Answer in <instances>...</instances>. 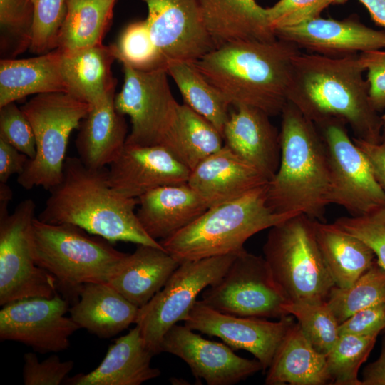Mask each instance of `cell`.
I'll return each instance as SVG.
<instances>
[{"label":"cell","instance_id":"cell-30","mask_svg":"<svg viewBox=\"0 0 385 385\" xmlns=\"http://www.w3.org/2000/svg\"><path fill=\"white\" fill-rule=\"evenodd\" d=\"M267 385L330 384L326 354L318 351L295 322L279 346L267 369Z\"/></svg>","mask_w":385,"mask_h":385},{"label":"cell","instance_id":"cell-8","mask_svg":"<svg viewBox=\"0 0 385 385\" xmlns=\"http://www.w3.org/2000/svg\"><path fill=\"white\" fill-rule=\"evenodd\" d=\"M91 108L67 92L37 94L21 107L33 128L36 151L18 175L19 185L49 190L61 181L69 137Z\"/></svg>","mask_w":385,"mask_h":385},{"label":"cell","instance_id":"cell-23","mask_svg":"<svg viewBox=\"0 0 385 385\" xmlns=\"http://www.w3.org/2000/svg\"><path fill=\"white\" fill-rule=\"evenodd\" d=\"M153 353L147 347L138 327L112 344L98 367L88 374L67 378L70 385H140L160 375L150 365Z\"/></svg>","mask_w":385,"mask_h":385},{"label":"cell","instance_id":"cell-50","mask_svg":"<svg viewBox=\"0 0 385 385\" xmlns=\"http://www.w3.org/2000/svg\"><path fill=\"white\" fill-rule=\"evenodd\" d=\"M369 11L373 21L385 28V0H359Z\"/></svg>","mask_w":385,"mask_h":385},{"label":"cell","instance_id":"cell-42","mask_svg":"<svg viewBox=\"0 0 385 385\" xmlns=\"http://www.w3.org/2000/svg\"><path fill=\"white\" fill-rule=\"evenodd\" d=\"M348 0H279L274 6L265 8L273 31L292 26L320 16L322 11L332 4Z\"/></svg>","mask_w":385,"mask_h":385},{"label":"cell","instance_id":"cell-36","mask_svg":"<svg viewBox=\"0 0 385 385\" xmlns=\"http://www.w3.org/2000/svg\"><path fill=\"white\" fill-rule=\"evenodd\" d=\"M378 335L379 333L339 335L326 354L331 384L362 385L358 377L359 369L371 351Z\"/></svg>","mask_w":385,"mask_h":385},{"label":"cell","instance_id":"cell-47","mask_svg":"<svg viewBox=\"0 0 385 385\" xmlns=\"http://www.w3.org/2000/svg\"><path fill=\"white\" fill-rule=\"evenodd\" d=\"M30 158L0 138V183H6L14 175H20Z\"/></svg>","mask_w":385,"mask_h":385},{"label":"cell","instance_id":"cell-33","mask_svg":"<svg viewBox=\"0 0 385 385\" xmlns=\"http://www.w3.org/2000/svg\"><path fill=\"white\" fill-rule=\"evenodd\" d=\"M116 0H66L57 49L71 51L102 44Z\"/></svg>","mask_w":385,"mask_h":385},{"label":"cell","instance_id":"cell-39","mask_svg":"<svg viewBox=\"0 0 385 385\" xmlns=\"http://www.w3.org/2000/svg\"><path fill=\"white\" fill-rule=\"evenodd\" d=\"M33 18L31 0H0L1 53L11 58L30 48Z\"/></svg>","mask_w":385,"mask_h":385},{"label":"cell","instance_id":"cell-26","mask_svg":"<svg viewBox=\"0 0 385 385\" xmlns=\"http://www.w3.org/2000/svg\"><path fill=\"white\" fill-rule=\"evenodd\" d=\"M78 297L69 308L71 317L100 338L112 337L135 323L140 308L108 283L84 284Z\"/></svg>","mask_w":385,"mask_h":385},{"label":"cell","instance_id":"cell-37","mask_svg":"<svg viewBox=\"0 0 385 385\" xmlns=\"http://www.w3.org/2000/svg\"><path fill=\"white\" fill-rule=\"evenodd\" d=\"M284 309L297 319L304 334L313 346L326 354L339 337V323L323 302H287Z\"/></svg>","mask_w":385,"mask_h":385},{"label":"cell","instance_id":"cell-2","mask_svg":"<svg viewBox=\"0 0 385 385\" xmlns=\"http://www.w3.org/2000/svg\"><path fill=\"white\" fill-rule=\"evenodd\" d=\"M300 52L278 38L238 41L214 48L192 64L231 106H251L274 116L287 103L293 61Z\"/></svg>","mask_w":385,"mask_h":385},{"label":"cell","instance_id":"cell-25","mask_svg":"<svg viewBox=\"0 0 385 385\" xmlns=\"http://www.w3.org/2000/svg\"><path fill=\"white\" fill-rule=\"evenodd\" d=\"M198 2L204 26L215 48L238 41L277 38L265 8L255 0H198Z\"/></svg>","mask_w":385,"mask_h":385},{"label":"cell","instance_id":"cell-11","mask_svg":"<svg viewBox=\"0 0 385 385\" xmlns=\"http://www.w3.org/2000/svg\"><path fill=\"white\" fill-rule=\"evenodd\" d=\"M201 302L219 312L240 317L282 318L287 303L264 257L237 254L225 274L205 288Z\"/></svg>","mask_w":385,"mask_h":385},{"label":"cell","instance_id":"cell-4","mask_svg":"<svg viewBox=\"0 0 385 385\" xmlns=\"http://www.w3.org/2000/svg\"><path fill=\"white\" fill-rule=\"evenodd\" d=\"M281 115L280 162L267 183V205L278 214H304L322 221L330 204L324 140L317 126L290 102Z\"/></svg>","mask_w":385,"mask_h":385},{"label":"cell","instance_id":"cell-17","mask_svg":"<svg viewBox=\"0 0 385 385\" xmlns=\"http://www.w3.org/2000/svg\"><path fill=\"white\" fill-rule=\"evenodd\" d=\"M160 349L180 358L197 379L209 385L235 384L262 370L257 359L242 358L225 343L205 339L185 324L173 326Z\"/></svg>","mask_w":385,"mask_h":385},{"label":"cell","instance_id":"cell-46","mask_svg":"<svg viewBox=\"0 0 385 385\" xmlns=\"http://www.w3.org/2000/svg\"><path fill=\"white\" fill-rule=\"evenodd\" d=\"M385 330V303L360 309L339 324V335H366Z\"/></svg>","mask_w":385,"mask_h":385},{"label":"cell","instance_id":"cell-41","mask_svg":"<svg viewBox=\"0 0 385 385\" xmlns=\"http://www.w3.org/2000/svg\"><path fill=\"white\" fill-rule=\"evenodd\" d=\"M334 223L364 242L374 252L377 263L385 269V207L360 216L341 217Z\"/></svg>","mask_w":385,"mask_h":385},{"label":"cell","instance_id":"cell-34","mask_svg":"<svg viewBox=\"0 0 385 385\" xmlns=\"http://www.w3.org/2000/svg\"><path fill=\"white\" fill-rule=\"evenodd\" d=\"M166 69L178 88L184 104L210 121L222 135L231 106L225 96L191 63L172 62Z\"/></svg>","mask_w":385,"mask_h":385},{"label":"cell","instance_id":"cell-19","mask_svg":"<svg viewBox=\"0 0 385 385\" xmlns=\"http://www.w3.org/2000/svg\"><path fill=\"white\" fill-rule=\"evenodd\" d=\"M274 32L277 38L292 42L299 49L331 57L385 48V31L371 29L354 19L319 16Z\"/></svg>","mask_w":385,"mask_h":385},{"label":"cell","instance_id":"cell-6","mask_svg":"<svg viewBox=\"0 0 385 385\" xmlns=\"http://www.w3.org/2000/svg\"><path fill=\"white\" fill-rule=\"evenodd\" d=\"M68 223H47L35 218L31 228L32 255L36 265L56 279L64 292L78 295L86 283H107L127 253L111 242L91 237Z\"/></svg>","mask_w":385,"mask_h":385},{"label":"cell","instance_id":"cell-13","mask_svg":"<svg viewBox=\"0 0 385 385\" xmlns=\"http://www.w3.org/2000/svg\"><path fill=\"white\" fill-rule=\"evenodd\" d=\"M123 85L115 96L117 111L130 118L131 130L125 143L160 145L175 116L174 98L166 68L141 71L123 64Z\"/></svg>","mask_w":385,"mask_h":385},{"label":"cell","instance_id":"cell-14","mask_svg":"<svg viewBox=\"0 0 385 385\" xmlns=\"http://www.w3.org/2000/svg\"><path fill=\"white\" fill-rule=\"evenodd\" d=\"M68 311L67 300L58 293L6 304L0 311V339L24 344L40 353L66 350L70 337L81 329L66 316Z\"/></svg>","mask_w":385,"mask_h":385},{"label":"cell","instance_id":"cell-21","mask_svg":"<svg viewBox=\"0 0 385 385\" xmlns=\"http://www.w3.org/2000/svg\"><path fill=\"white\" fill-rule=\"evenodd\" d=\"M233 107L222 132L225 145L270 181L280 162L279 132L264 111L244 105Z\"/></svg>","mask_w":385,"mask_h":385},{"label":"cell","instance_id":"cell-12","mask_svg":"<svg viewBox=\"0 0 385 385\" xmlns=\"http://www.w3.org/2000/svg\"><path fill=\"white\" fill-rule=\"evenodd\" d=\"M346 124L332 120L317 125L324 140L330 170V204L360 216L385 207V192L364 153L348 134Z\"/></svg>","mask_w":385,"mask_h":385},{"label":"cell","instance_id":"cell-28","mask_svg":"<svg viewBox=\"0 0 385 385\" xmlns=\"http://www.w3.org/2000/svg\"><path fill=\"white\" fill-rule=\"evenodd\" d=\"M114 98L93 106L80 124L76 148L88 168L101 169L111 165L125 146L127 125L124 115L115 108Z\"/></svg>","mask_w":385,"mask_h":385},{"label":"cell","instance_id":"cell-45","mask_svg":"<svg viewBox=\"0 0 385 385\" xmlns=\"http://www.w3.org/2000/svg\"><path fill=\"white\" fill-rule=\"evenodd\" d=\"M360 61L367 71L369 96L373 108L378 112L385 111V50L376 49L359 54Z\"/></svg>","mask_w":385,"mask_h":385},{"label":"cell","instance_id":"cell-35","mask_svg":"<svg viewBox=\"0 0 385 385\" xmlns=\"http://www.w3.org/2000/svg\"><path fill=\"white\" fill-rule=\"evenodd\" d=\"M326 302L339 324L360 309L385 303V269L376 261L349 287L334 286Z\"/></svg>","mask_w":385,"mask_h":385},{"label":"cell","instance_id":"cell-18","mask_svg":"<svg viewBox=\"0 0 385 385\" xmlns=\"http://www.w3.org/2000/svg\"><path fill=\"white\" fill-rule=\"evenodd\" d=\"M190 170L162 145L125 143L109 165L110 185L120 194L138 198L155 188L188 183Z\"/></svg>","mask_w":385,"mask_h":385},{"label":"cell","instance_id":"cell-40","mask_svg":"<svg viewBox=\"0 0 385 385\" xmlns=\"http://www.w3.org/2000/svg\"><path fill=\"white\" fill-rule=\"evenodd\" d=\"M34 18L30 50L38 54L57 48L58 35L66 13V0H31Z\"/></svg>","mask_w":385,"mask_h":385},{"label":"cell","instance_id":"cell-38","mask_svg":"<svg viewBox=\"0 0 385 385\" xmlns=\"http://www.w3.org/2000/svg\"><path fill=\"white\" fill-rule=\"evenodd\" d=\"M111 47L122 65L141 71L166 68L146 19L127 26Z\"/></svg>","mask_w":385,"mask_h":385},{"label":"cell","instance_id":"cell-16","mask_svg":"<svg viewBox=\"0 0 385 385\" xmlns=\"http://www.w3.org/2000/svg\"><path fill=\"white\" fill-rule=\"evenodd\" d=\"M153 39L167 68L194 63L215 46L203 24L198 0H141Z\"/></svg>","mask_w":385,"mask_h":385},{"label":"cell","instance_id":"cell-7","mask_svg":"<svg viewBox=\"0 0 385 385\" xmlns=\"http://www.w3.org/2000/svg\"><path fill=\"white\" fill-rule=\"evenodd\" d=\"M314 220L297 214L272 227L264 258L287 302H326L334 280L316 240Z\"/></svg>","mask_w":385,"mask_h":385},{"label":"cell","instance_id":"cell-44","mask_svg":"<svg viewBox=\"0 0 385 385\" xmlns=\"http://www.w3.org/2000/svg\"><path fill=\"white\" fill-rule=\"evenodd\" d=\"M73 365V361H63L56 354L39 361L35 354L27 352L24 355V384L25 385L61 384L67 379Z\"/></svg>","mask_w":385,"mask_h":385},{"label":"cell","instance_id":"cell-5","mask_svg":"<svg viewBox=\"0 0 385 385\" xmlns=\"http://www.w3.org/2000/svg\"><path fill=\"white\" fill-rule=\"evenodd\" d=\"M267 184L232 201L208 208L188 226L159 241L180 264L239 253L252 235L295 215L274 212Z\"/></svg>","mask_w":385,"mask_h":385},{"label":"cell","instance_id":"cell-31","mask_svg":"<svg viewBox=\"0 0 385 385\" xmlns=\"http://www.w3.org/2000/svg\"><path fill=\"white\" fill-rule=\"evenodd\" d=\"M317 245L336 287L351 285L376 261L373 250L334 222L314 220Z\"/></svg>","mask_w":385,"mask_h":385},{"label":"cell","instance_id":"cell-20","mask_svg":"<svg viewBox=\"0 0 385 385\" xmlns=\"http://www.w3.org/2000/svg\"><path fill=\"white\" fill-rule=\"evenodd\" d=\"M268 182L256 168L224 145L190 171L187 183L210 208L238 199Z\"/></svg>","mask_w":385,"mask_h":385},{"label":"cell","instance_id":"cell-22","mask_svg":"<svg viewBox=\"0 0 385 385\" xmlns=\"http://www.w3.org/2000/svg\"><path fill=\"white\" fill-rule=\"evenodd\" d=\"M138 200V219L148 235L157 241L188 226L209 208L187 183L155 188Z\"/></svg>","mask_w":385,"mask_h":385},{"label":"cell","instance_id":"cell-49","mask_svg":"<svg viewBox=\"0 0 385 385\" xmlns=\"http://www.w3.org/2000/svg\"><path fill=\"white\" fill-rule=\"evenodd\" d=\"M362 385H385V338L378 359L364 369Z\"/></svg>","mask_w":385,"mask_h":385},{"label":"cell","instance_id":"cell-32","mask_svg":"<svg viewBox=\"0 0 385 385\" xmlns=\"http://www.w3.org/2000/svg\"><path fill=\"white\" fill-rule=\"evenodd\" d=\"M223 137L206 118L185 104L177 106L173 122L160 145L190 171L223 147Z\"/></svg>","mask_w":385,"mask_h":385},{"label":"cell","instance_id":"cell-52","mask_svg":"<svg viewBox=\"0 0 385 385\" xmlns=\"http://www.w3.org/2000/svg\"><path fill=\"white\" fill-rule=\"evenodd\" d=\"M381 118L383 129L384 130V133H385V112L383 113L382 115H381Z\"/></svg>","mask_w":385,"mask_h":385},{"label":"cell","instance_id":"cell-15","mask_svg":"<svg viewBox=\"0 0 385 385\" xmlns=\"http://www.w3.org/2000/svg\"><path fill=\"white\" fill-rule=\"evenodd\" d=\"M184 324L194 331L220 338L232 349H243L267 369L291 327L292 315L272 322L265 318L240 317L219 312L197 300Z\"/></svg>","mask_w":385,"mask_h":385},{"label":"cell","instance_id":"cell-43","mask_svg":"<svg viewBox=\"0 0 385 385\" xmlns=\"http://www.w3.org/2000/svg\"><path fill=\"white\" fill-rule=\"evenodd\" d=\"M0 138L33 159L36 140L31 125L14 102L0 107Z\"/></svg>","mask_w":385,"mask_h":385},{"label":"cell","instance_id":"cell-1","mask_svg":"<svg viewBox=\"0 0 385 385\" xmlns=\"http://www.w3.org/2000/svg\"><path fill=\"white\" fill-rule=\"evenodd\" d=\"M364 71L359 53L331 57L300 52L293 61L287 101L316 125L341 120L354 137L379 143L381 118L371 103Z\"/></svg>","mask_w":385,"mask_h":385},{"label":"cell","instance_id":"cell-27","mask_svg":"<svg viewBox=\"0 0 385 385\" xmlns=\"http://www.w3.org/2000/svg\"><path fill=\"white\" fill-rule=\"evenodd\" d=\"M61 52L67 93L92 107L115 96L116 79L112 75L111 66L115 57L111 46L100 44Z\"/></svg>","mask_w":385,"mask_h":385},{"label":"cell","instance_id":"cell-9","mask_svg":"<svg viewBox=\"0 0 385 385\" xmlns=\"http://www.w3.org/2000/svg\"><path fill=\"white\" fill-rule=\"evenodd\" d=\"M237 254L180 263L164 287L139 309L135 324L154 355L161 353L167 332L186 319L199 294L225 274Z\"/></svg>","mask_w":385,"mask_h":385},{"label":"cell","instance_id":"cell-24","mask_svg":"<svg viewBox=\"0 0 385 385\" xmlns=\"http://www.w3.org/2000/svg\"><path fill=\"white\" fill-rule=\"evenodd\" d=\"M179 265L163 247L138 245L122 260L107 283L140 308L164 287Z\"/></svg>","mask_w":385,"mask_h":385},{"label":"cell","instance_id":"cell-29","mask_svg":"<svg viewBox=\"0 0 385 385\" xmlns=\"http://www.w3.org/2000/svg\"><path fill=\"white\" fill-rule=\"evenodd\" d=\"M53 92H67L58 49L30 58L1 60L0 107L31 94Z\"/></svg>","mask_w":385,"mask_h":385},{"label":"cell","instance_id":"cell-48","mask_svg":"<svg viewBox=\"0 0 385 385\" xmlns=\"http://www.w3.org/2000/svg\"><path fill=\"white\" fill-rule=\"evenodd\" d=\"M356 145L366 155L379 185L385 192V133L379 143H369L355 137Z\"/></svg>","mask_w":385,"mask_h":385},{"label":"cell","instance_id":"cell-51","mask_svg":"<svg viewBox=\"0 0 385 385\" xmlns=\"http://www.w3.org/2000/svg\"><path fill=\"white\" fill-rule=\"evenodd\" d=\"M12 191L6 183H0V201L9 202L12 198Z\"/></svg>","mask_w":385,"mask_h":385},{"label":"cell","instance_id":"cell-3","mask_svg":"<svg viewBox=\"0 0 385 385\" xmlns=\"http://www.w3.org/2000/svg\"><path fill=\"white\" fill-rule=\"evenodd\" d=\"M49 192L38 217L42 222L72 224L111 243L121 241L163 247L139 222L135 212L138 198L113 189L105 168L92 169L79 158L68 157L61 181Z\"/></svg>","mask_w":385,"mask_h":385},{"label":"cell","instance_id":"cell-10","mask_svg":"<svg viewBox=\"0 0 385 385\" xmlns=\"http://www.w3.org/2000/svg\"><path fill=\"white\" fill-rule=\"evenodd\" d=\"M9 202H0V304L57 294L55 277L36 265L31 233L36 205L26 199L11 214Z\"/></svg>","mask_w":385,"mask_h":385}]
</instances>
